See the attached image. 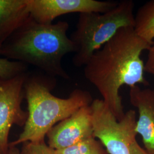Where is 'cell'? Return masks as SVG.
<instances>
[{"mask_svg":"<svg viewBox=\"0 0 154 154\" xmlns=\"http://www.w3.org/2000/svg\"><path fill=\"white\" fill-rule=\"evenodd\" d=\"M131 104L138 109L136 131L142 138L144 150L154 154V88H130Z\"/></svg>","mask_w":154,"mask_h":154,"instance_id":"9c48e42d","label":"cell"},{"mask_svg":"<svg viewBox=\"0 0 154 154\" xmlns=\"http://www.w3.org/2000/svg\"><path fill=\"white\" fill-rule=\"evenodd\" d=\"M48 145L59 150L94 137L91 110L86 106L59 122L47 134Z\"/></svg>","mask_w":154,"mask_h":154,"instance_id":"ba28073f","label":"cell"},{"mask_svg":"<svg viewBox=\"0 0 154 154\" xmlns=\"http://www.w3.org/2000/svg\"><path fill=\"white\" fill-rule=\"evenodd\" d=\"M130 154H147L144 149H142L137 140H135L130 146Z\"/></svg>","mask_w":154,"mask_h":154,"instance_id":"2e32d148","label":"cell"},{"mask_svg":"<svg viewBox=\"0 0 154 154\" xmlns=\"http://www.w3.org/2000/svg\"><path fill=\"white\" fill-rule=\"evenodd\" d=\"M118 2L97 0H27V5L34 21L50 24L56 18L66 14L105 13L114 8Z\"/></svg>","mask_w":154,"mask_h":154,"instance_id":"52a82bcc","label":"cell"},{"mask_svg":"<svg viewBox=\"0 0 154 154\" xmlns=\"http://www.w3.org/2000/svg\"><path fill=\"white\" fill-rule=\"evenodd\" d=\"M58 154H107L100 142L89 138L65 149L56 150Z\"/></svg>","mask_w":154,"mask_h":154,"instance_id":"7c38bea8","label":"cell"},{"mask_svg":"<svg viewBox=\"0 0 154 154\" xmlns=\"http://www.w3.org/2000/svg\"><path fill=\"white\" fill-rule=\"evenodd\" d=\"M147 51L148 54L144 64V71L151 74L154 78V42Z\"/></svg>","mask_w":154,"mask_h":154,"instance_id":"9a60e30c","label":"cell"},{"mask_svg":"<svg viewBox=\"0 0 154 154\" xmlns=\"http://www.w3.org/2000/svg\"><path fill=\"white\" fill-rule=\"evenodd\" d=\"M6 154H22L20 150L16 147H9V149Z\"/></svg>","mask_w":154,"mask_h":154,"instance_id":"e0dca14e","label":"cell"},{"mask_svg":"<svg viewBox=\"0 0 154 154\" xmlns=\"http://www.w3.org/2000/svg\"><path fill=\"white\" fill-rule=\"evenodd\" d=\"M54 80L50 77L28 76L24 85L28 119L22 133L9 143V147L26 142H45V136L53 127L93 101L90 93L78 88L67 98L55 97L51 93L55 86Z\"/></svg>","mask_w":154,"mask_h":154,"instance_id":"3957f363","label":"cell"},{"mask_svg":"<svg viewBox=\"0 0 154 154\" xmlns=\"http://www.w3.org/2000/svg\"><path fill=\"white\" fill-rule=\"evenodd\" d=\"M90 107L94 137L99 139L109 154H130V146L137 135L136 111H127L118 121L102 99L93 100Z\"/></svg>","mask_w":154,"mask_h":154,"instance_id":"5b68a950","label":"cell"},{"mask_svg":"<svg viewBox=\"0 0 154 154\" xmlns=\"http://www.w3.org/2000/svg\"><path fill=\"white\" fill-rule=\"evenodd\" d=\"M66 21L42 24L31 18L8 39L0 50V55L8 60L32 65L50 77L69 79L62 60L75 53V48L67 35Z\"/></svg>","mask_w":154,"mask_h":154,"instance_id":"7a4b0ae2","label":"cell"},{"mask_svg":"<svg viewBox=\"0 0 154 154\" xmlns=\"http://www.w3.org/2000/svg\"><path fill=\"white\" fill-rule=\"evenodd\" d=\"M151 45L139 37L134 28H122L85 65V77L98 90L118 121L125 114L119 93L122 86L149 85L140 56Z\"/></svg>","mask_w":154,"mask_h":154,"instance_id":"6da1fadb","label":"cell"},{"mask_svg":"<svg viewBox=\"0 0 154 154\" xmlns=\"http://www.w3.org/2000/svg\"><path fill=\"white\" fill-rule=\"evenodd\" d=\"M28 76L23 72L9 79L0 78V154H6L9 149L11 127L24 126L28 119V112L21 107Z\"/></svg>","mask_w":154,"mask_h":154,"instance_id":"8992f818","label":"cell"},{"mask_svg":"<svg viewBox=\"0 0 154 154\" xmlns=\"http://www.w3.org/2000/svg\"><path fill=\"white\" fill-rule=\"evenodd\" d=\"M134 8L133 1L123 0L105 13L79 14L76 29L70 37L75 48L72 58L74 66H85L94 53L122 28H134Z\"/></svg>","mask_w":154,"mask_h":154,"instance_id":"277c9868","label":"cell"},{"mask_svg":"<svg viewBox=\"0 0 154 154\" xmlns=\"http://www.w3.org/2000/svg\"><path fill=\"white\" fill-rule=\"evenodd\" d=\"M22 147V154H58L56 150L52 149L45 142L39 143L26 142Z\"/></svg>","mask_w":154,"mask_h":154,"instance_id":"5bb4252c","label":"cell"},{"mask_svg":"<svg viewBox=\"0 0 154 154\" xmlns=\"http://www.w3.org/2000/svg\"><path fill=\"white\" fill-rule=\"evenodd\" d=\"M135 32L149 44L154 42V0L140 6L135 15Z\"/></svg>","mask_w":154,"mask_h":154,"instance_id":"8fae6325","label":"cell"},{"mask_svg":"<svg viewBox=\"0 0 154 154\" xmlns=\"http://www.w3.org/2000/svg\"><path fill=\"white\" fill-rule=\"evenodd\" d=\"M27 65L22 62L0 58V78L9 79L25 72Z\"/></svg>","mask_w":154,"mask_h":154,"instance_id":"4fadbf2b","label":"cell"},{"mask_svg":"<svg viewBox=\"0 0 154 154\" xmlns=\"http://www.w3.org/2000/svg\"><path fill=\"white\" fill-rule=\"evenodd\" d=\"M30 18L27 0H0V50Z\"/></svg>","mask_w":154,"mask_h":154,"instance_id":"30bf717a","label":"cell"}]
</instances>
